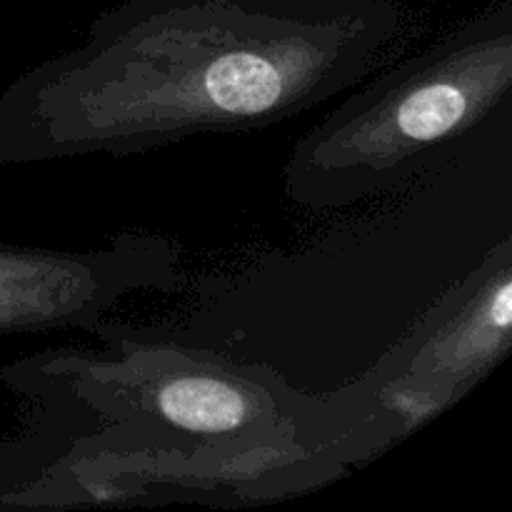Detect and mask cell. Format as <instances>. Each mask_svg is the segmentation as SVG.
<instances>
[{
    "label": "cell",
    "mask_w": 512,
    "mask_h": 512,
    "mask_svg": "<svg viewBox=\"0 0 512 512\" xmlns=\"http://www.w3.org/2000/svg\"><path fill=\"white\" fill-rule=\"evenodd\" d=\"M418 40L400 0H120L0 90V165L140 155L310 113Z\"/></svg>",
    "instance_id": "6da1fadb"
},
{
    "label": "cell",
    "mask_w": 512,
    "mask_h": 512,
    "mask_svg": "<svg viewBox=\"0 0 512 512\" xmlns=\"http://www.w3.org/2000/svg\"><path fill=\"white\" fill-rule=\"evenodd\" d=\"M180 253L158 233L128 230L95 250L0 243V335L98 330L138 293H173Z\"/></svg>",
    "instance_id": "5b68a950"
},
{
    "label": "cell",
    "mask_w": 512,
    "mask_h": 512,
    "mask_svg": "<svg viewBox=\"0 0 512 512\" xmlns=\"http://www.w3.org/2000/svg\"><path fill=\"white\" fill-rule=\"evenodd\" d=\"M510 95L512 0H495L350 88L295 143L285 195L323 213L393 193L480 133Z\"/></svg>",
    "instance_id": "3957f363"
},
{
    "label": "cell",
    "mask_w": 512,
    "mask_h": 512,
    "mask_svg": "<svg viewBox=\"0 0 512 512\" xmlns=\"http://www.w3.org/2000/svg\"><path fill=\"white\" fill-rule=\"evenodd\" d=\"M512 345V238L433 305L413 330L355 380L380 450L473 393Z\"/></svg>",
    "instance_id": "277c9868"
},
{
    "label": "cell",
    "mask_w": 512,
    "mask_h": 512,
    "mask_svg": "<svg viewBox=\"0 0 512 512\" xmlns=\"http://www.w3.org/2000/svg\"><path fill=\"white\" fill-rule=\"evenodd\" d=\"M100 350H48L0 373L40 435L75 423L25 508L203 500L265 503L308 493L378 455L355 385L328 395L278 370L98 325Z\"/></svg>",
    "instance_id": "7a4b0ae2"
}]
</instances>
